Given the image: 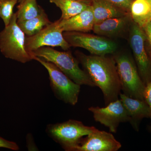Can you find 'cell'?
I'll list each match as a JSON object with an SVG mask.
<instances>
[{"instance_id":"6da1fadb","label":"cell","mask_w":151,"mask_h":151,"mask_svg":"<svg viewBox=\"0 0 151 151\" xmlns=\"http://www.w3.org/2000/svg\"><path fill=\"white\" fill-rule=\"evenodd\" d=\"M76 55L95 86L102 91L105 105L118 100L122 88L114 59L80 52Z\"/></svg>"},{"instance_id":"7a4b0ae2","label":"cell","mask_w":151,"mask_h":151,"mask_svg":"<svg viewBox=\"0 0 151 151\" xmlns=\"http://www.w3.org/2000/svg\"><path fill=\"white\" fill-rule=\"evenodd\" d=\"M33 56L42 58L55 65L76 84L95 87L85 70L79 66L78 61L70 52L58 51L49 47H42L32 52Z\"/></svg>"},{"instance_id":"3957f363","label":"cell","mask_w":151,"mask_h":151,"mask_svg":"<svg viewBox=\"0 0 151 151\" xmlns=\"http://www.w3.org/2000/svg\"><path fill=\"white\" fill-rule=\"evenodd\" d=\"M25 34L17 23L16 12L10 22L0 32V50L6 58L22 63L33 60V57L25 48Z\"/></svg>"},{"instance_id":"277c9868","label":"cell","mask_w":151,"mask_h":151,"mask_svg":"<svg viewBox=\"0 0 151 151\" xmlns=\"http://www.w3.org/2000/svg\"><path fill=\"white\" fill-rule=\"evenodd\" d=\"M95 127L85 126L82 122L70 120L62 123L50 124L46 127L47 135L66 151H75L85 136Z\"/></svg>"},{"instance_id":"5b68a950","label":"cell","mask_w":151,"mask_h":151,"mask_svg":"<svg viewBox=\"0 0 151 151\" xmlns=\"http://www.w3.org/2000/svg\"><path fill=\"white\" fill-rule=\"evenodd\" d=\"M47 70L50 84L55 96L64 103L75 105L78 103L81 85L73 82L53 63L42 58L33 56Z\"/></svg>"},{"instance_id":"8992f818","label":"cell","mask_w":151,"mask_h":151,"mask_svg":"<svg viewBox=\"0 0 151 151\" xmlns=\"http://www.w3.org/2000/svg\"><path fill=\"white\" fill-rule=\"evenodd\" d=\"M123 94L132 98L144 100L145 88L137 67L127 54H120L114 58Z\"/></svg>"},{"instance_id":"52a82bcc","label":"cell","mask_w":151,"mask_h":151,"mask_svg":"<svg viewBox=\"0 0 151 151\" xmlns=\"http://www.w3.org/2000/svg\"><path fill=\"white\" fill-rule=\"evenodd\" d=\"M63 36L70 47L85 49L92 55L105 56L113 53L117 49L116 42L100 35L77 32H65Z\"/></svg>"},{"instance_id":"ba28073f","label":"cell","mask_w":151,"mask_h":151,"mask_svg":"<svg viewBox=\"0 0 151 151\" xmlns=\"http://www.w3.org/2000/svg\"><path fill=\"white\" fill-rule=\"evenodd\" d=\"M59 22L60 20H58L35 35L27 37L25 43L27 51L31 55L33 52L45 46H59L64 50H68L70 47L63 37V31Z\"/></svg>"},{"instance_id":"9c48e42d","label":"cell","mask_w":151,"mask_h":151,"mask_svg":"<svg viewBox=\"0 0 151 151\" xmlns=\"http://www.w3.org/2000/svg\"><path fill=\"white\" fill-rule=\"evenodd\" d=\"M129 39L138 70L146 86L151 81V59L145 47V34L134 22L130 27Z\"/></svg>"},{"instance_id":"30bf717a","label":"cell","mask_w":151,"mask_h":151,"mask_svg":"<svg viewBox=\"0 0 151 151\" xmlns=\"http://www.w3.org/2000/svg\"><path fill=\"white\" fill-rule=\"evenodd\" d=\"M88 110L93 114L95 122L108 127L111 133H116L121 123L129 122L127 111L119 99L104 108L91 107Z\"/></svg>"},{"instance_id":"8fae6325","label":"cell","mask_w":151,"mask_h":151,"mask_svg":"<svg viewBox=\"0 0 151 151\" xmlns=\"http://www.w3.org/2000/svg\"><path fill=\"white\" fill-rule=\"evenodd\" d=\"M122 147L112 133L100 131L95 127L81 139L75 151H117Z\"/></svg>"},{"instance_id":"7c38bea8","label":"cell","mask_w":151,"mask_h":151,"mask_svg":"<svg viewBox=\"0 0 151 151\" xmlns=\"http://www.w3.org/2000/svg\"><path fill=\"white\" fill-rule=\"evenodd\" d=\"M120 100L129 116V122L137 132L139 130L140 124L145 118H150V108L145 100L127 96L123 93L119 95Z\"/></svg>"},{"instance_id":"4fadbf2b","label":"cell","mask_w":151,"mask_h":151,"mask_svg":"<svg viewBox=\"0 0 151 151\" xmlns=\"http://www.w3.org/2000/svg\"><path fill=\"white\" fill-rule=\"evenodd\" d=\"M59 25L63 32L86 33L93 30L94 19L91 5L75 16L63 19H60Z\"/></svg>"},{"instance_id":"5bb4252c","label":"cell","mask_w":151,"mask_h":151,"mask_svg":"<svg viewBox=\"0 0 151 151\" xmlns=\"http://www.w3.org/2000/svg\"><path fill=\"white\" fill-rule=\"evenodd\" d=\"M128 15L107 19L99 24H94V33L103 36L112 37L123 31L129 22Z\"/></svg>"},{"instance_id":"9a60e30c","label":"cell","mask_w":151,"mask_h":151,"mask_svg":"<svg viewBox=\"0 0 151 151\" xmlns=\"http://www.w3.org/2000/svg\"><path fill=\"white\" fill-rule=\"evenodd\" d=\"M93 10L95 24L107 19L127 15V13L120 9L106 0H95L91 5Z\"/></svg>"},{"instance_id":"2e32d148","label":"cell","mask_w":151,"mask_h":151,"mask_svg":"<svg viewBox=\"0 0 151 151\" xmlns=\"http://www.w3.org/2000/svg\"><path fill=\"white\" fill-rule=\"evenodd\" d=\"M130 13L134 22L142 29L151 21V5L147 0H134Z\"/></svg>"},{"instance_id":"e0dca14e","label":"cell","mask_w":151,"mask_h":151,"mask_svg":"<svg viewBox=\"0 0 151 151\" xmlns=\"http://www.w3.org/2000/svg\"><path fill=\"white\" fill-rule=\"evenodd\" d=\"M62 12L60 19H66L75 16L87 8L90 5L75 0H50Z\"/></svg>"},{"instance_id":"ac0fdd59","label":"cell","mask_w":151,"mask_h":151,"mask_svg":"<svg viewBox=\"0 0 151 151\" xmlns=\"http://www.w3.org/2000/svg\"><path fill=\"white\" fill-rule=\"evenodd\" d=\"M25 35L31 36L39 32L44 27L51 23L44 11L40 14L30 19L17 22Z\"/></svg>"},{"instance_id":"d6986e66","label":"cell","mask_w":151,"mask_h":151,"mask_svg":"<svg viewBox=\"0 0 151 151\" xmlns=\"http://www.w3.org/2000/svg\"><path fill=\"white\" fill-rule=\"evenodd\" d=\"M17 6V22H21L35 17L44 10L38 5L36 0H21Z\"/></svg>"},{"instance_id":"ffe728a7","label":"cell","mask_w":151,"mask_h":151,"mask_svg":"<svg viewBox=\"0 0 151 151\" xmlns=\"http://www.w3.org/2000/svg\"><path fill=\"white\" fill-rule=\"evenodd\" d=\"M19 0H0V17L8 25L13 15V9Z\"/></svg>"},{"instance_id":"44dd1931","label":"cell","mask_w":151,"mask_h":151,"mask_svg":"<svg viewBox=\"0 0 151 151\" xmlns=\"http://www.w3.org/2000/svg\"><path fill=\"white\" fill-rule=\"evenodd\" d=\"M122 11L127 13H130L131 6L134 0H106Z\"/></svg>"},{"instance_id":"7402d4cb","label":"cell","mask_w":151,"mask_h":151,"mask_svg":"<svg viewBox=\"0 0 151 151\" xmlns=\"http://www.w3.org/2000/svg\"><path fill=\"white\" fill-rule=\"evenodd\" d=\"M0 148H3L14 151L19 150V147L17 144L12 141L8 140L0 137Z\"/></svg>"},{"instance_id":"603a6c76","label":"cell","mask_w":151,"mask_h":151,"mask_svg":"<svg viewBox=\"0 0 151 151\" xmlns=\"http://www.w3.org/2000/svg\"><path fill=\"white\" fill-rule=\"evenodd\" d=\"M144 99L150 108V118L151 120V81L146 85L144 91Z\"/></svg>"},{"instance_id":"cb8c5ba5","label":"cell","mask_w":151,"mask_h":151,"mask_svg":"<svg viewBox=\"0 0 151 151\" xmlns=\"http://www.w3.org/2000/svg\"><path fill=\"white\" fill-rule=\"evenodd\" d=\"M142 29L145 34L147 40H148L151 47V21L145 26Z\"/></svg>"},{"instance_id":"d4e9b609","label":"cell","mask_w":151,"mask_h":151,"mask_svg":"<svg viewBox=\"0 0 151 151\" xmlns=\"http://www.w3.org/2000/svg\"><path fill=\"white\" fill-rule=\"evenodd\" d=\"M75 1L81 2L84 3L85 4H87L91 5L92 3L95 0H75Z\"/></svg>"},{"instance_id":"484cf974","label":"cell","mask_w":151,"mask_h":151,"mask_svg":"<svg viewBox=\"0 0 151 151\" xmlns=\"http://www.w3.org/2000/svg\"><path fill=\"white\" fill-rule=\"evenodd\" d=\"M149 129L151 132V125H150V126H149Z\"/></svg>"},{"instance_id":"4316f807","label":"cell","mask_w":151,"mask_h":151,"mask_svg":"<svg viewBox=\"0 0 151 151\" xmlns=\"http://www.w3.org/2000/svg\"><path fill=\"white\" fill-rule=\"evenodd\" d=\"M149 2V3L151 5V0H147Z\"/></svg>"},{"instance_id":"83f0119b","label":"cell","mask_w":151,"mask_h":151,"mask_svg":"<svg viewBox=\"0 0 151 151\" xmlns=\"http://www.w3.org/2000/svg\"><path fill=\"white\" fill-rule=\"evenodd\" d=\"M21 1V0H19V1H19Z\"/></svg>"}]
</instances>
